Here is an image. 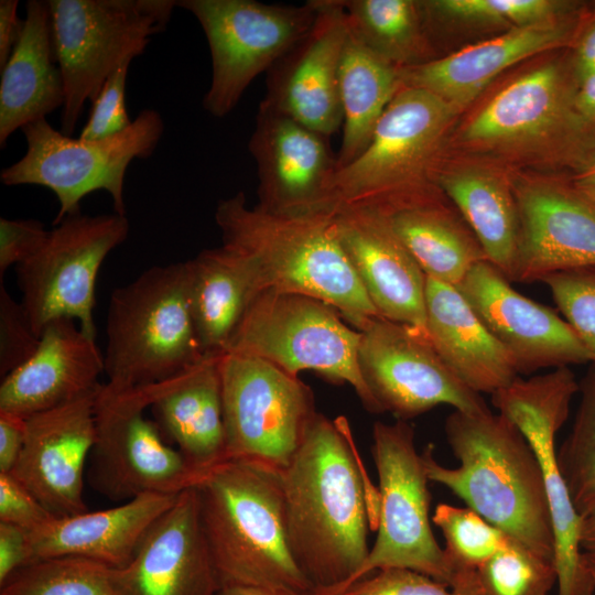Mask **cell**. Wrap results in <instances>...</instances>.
Here are the masks:
<instances>
[{"label":"cell","instance_id":"cell-1","mask_svg":"<svg viewBox=\"0 0 595 595\" xmlns=\"http://www.w3.org/2000/svg\"><path fill=\"white\" fill-rule=\"evenodd\" d=\"M370 487L346 419L318 413L282 469L289 548L318 595L345 586L368 556Z\"/></svg>","mask_w":595,"mask_h":595},{"label":"cell","instance_id":"cell-2","mask_svg":"<svg viewBox=\"0 0 595 595\" xmlns=\"http://www.w3.org/2000/svg\"><path fill=\"white\" fill-rule=\"evenodd\" d=\"M444 432L459 465L440 464L429 444L421 453L429 480L450 489L512 540L554 561L540 464L521 431L500 413L454 410Z\"/></svg>","mask_w":595,"mask_h":595},{"label":"cell","instance_id":"cell-3","mask_svg":"<svg viewBox=\"0 0 595 595\" xmlns=\"http://www.w3.org/2000/svg\"><path fill=\"white\" fill-rule=\"evenodd\" d=\"M334 214L277 215L249 207L244 192L215 210L223 247L238 260L256 293H300L337 309L343 318L379 316L348 261Z\"/></svg>","mask_w":595,"mask_h":595},{"label":"cell","instance_id":"cell-4","mask_svg":"<svg viewBox=\"0 0 595 595\" xmlns=\"http://www.w3.org/2000/svg\"><path fill=\"white\" fill-rule=\"evenodd\" d=\"M194 488L219 588L314 589L289 548L281 468L226 458L204 472Z\"/></svg>","mask_w":595,"mask_h":595},{"label":"cell","instance_id":"cell-5","mask_svg":"<svg viewBox=\"0 0 595 595\" xmlns=\"http://www.w3.org/2000/svg\"><path fill=\"white\" fill-rule=\"evenodd\" d=\"M577 87L565 48L495 94L466 120L457 142L493 158L547 161L571 174L595 154V128L577 111Z\"/></svg>","mask_w":595,"mask_h":595},{"label":"cell","instance_id":"cell-6","mask_svg":"<svg viewBox=\"0 0 595 595\" xmlns=\"http://www.w3.org/2000/svg\"><path fill=\"white\" fill-rule=\"evenodd\" d=\"M457 112L430 91L401 87L366 149L336 171L332 185L336 209L368 208L390 215L444 199L432 172Z\"/></svg>","mask_w":595,"mask_h":595},{"label":"cell","instance_id":"cell-7","mask_svg":"<svg viewBox=\"0 0 595 595\" xmlns=\"http://www.w3.org/2000/svg\"><path fill=\"white\" fill-rule=\"evenodd\" d=\"M106 385L116 389L174 378L205 354L190 306L186 261L155 266L113 290L106 324Z\"/></svg>","mask_w":595,"mask_h":595},{"label":"cell","instance_id":"cell-8","mask_svg":"<svg viewBox=\"0 0 595 595\" xmlns=\"http://www.w3.org/2000/svg\"><path fill=\"white\" fill-rule=\"evenodd\" d=\"M360 332L316 298L264 290L249 302L225 351L272 363L292 376L311 370L348 383L364 408L383 413L358 366Z\"/></svg>","mask_w":595,"mask_h":595},{"label":"cell","instance_id":"cell-9","mask_svg":"<svg viewBox=\"0 0 595 595\" xmlns=\"http://www.w3.org/2000/svg\"><path fill=\"white\" fill-rule=\"evenodd\" d=\"M47 6L65 86L61 132L72 136L85 104L165 29L176 1L48 0Z\"/></svg>","mask_w":595,"mask_h":595},{"label":"cell","instance_id":"cell-10","mask_svg":"<svg viewBox=\"0 0 595 595\" xmlns=\"http://www.w3.org/2000/svg\"><path fill=\"white\" fill-rule=\"evenodd\" d=\"M25 154L0 173L7 186L39 185L58 201L53 224L80 210V201L96 191L107 192L118 214L126 215L125 176L134 159L150 156L164 131L161 115L143 109L122 132L87 141L56 130L46 119L21 129Z\"/></svg>","mask_w":595,"mask_h":595},{"label":"cell","instance_id":"cell-11","mask_svg":"<svg viewBox=\"0 0 595 595\" xmlns=\"http://www.w3.org/2000/svg\"><path fill=\"white\" fill-rule=\"evenodd\" d=\"M160 383L116 389L101 383L95 402V443L88 458L91 488L112 500L141 495H178L196 485L203 473L149 420Z\"/></svg>","mask_w":595,"mask_h":595},{"label":"cell","instance_id":"cell-12","mask_svg":"<svg viewBox=\"0 0 595 595\" xmlns=\"http://www.w3.org/2000/svg\"><path fill=\"white\" fill-rule=\"evenodd\" d=\"M371 452L379 478L377 537L361 567L340 589L386 567L410 569L448 586L452 572L431 528L430 480L413 426L402 420L375 422Z\"/></svg>","mask_w":595,"mask_h":595},{"label":"cell","instance_id":"cell-13","mask_svg":"<svg viewBox=\"0 0 595 595\" xmlns=\"http://www.w3.org/2000/svg\"><path fill=\"white\" fill-rule=\"evenodd\" d=\"M206 36L212 80L204 109L216 118L228 115L251 82L268 72L312 26L317 0L301 6L256 0H181Z\"/></svg>","mask_w":595,"mask_h":595},{"label":"cell","instance_id":"cell-14","mask_svg":"<svg viewBox=\"0 0 595 595\" xmlns=\"http://www.w3.org/2000/svg\"><path fill=\"white\" fill-rule=\"evenodd\" d=\"M129 230L127 215H87L79 210L54 225L40 249L17 267L20 303L39 337L52 321L69 318L96 338L97 275Z\"/></svg>","mask_w":595,"mask_h":595},{"label":"cell","instance_id":"cell-15","mask_svg":"<svg viewBox=\"0 0 595 595\" xmlns=\"http://www.w3.org/2000/svg\"><path fill=\"white\" fill-rule=\"evenodd\" d=\"M219 372L226 458L286 467L318 414L311 388L270 361L228 351Z\"/></svg>","mask_w":595,"mask_h":595},{"label":"cell","instance_id":"cell-16","mask_svg":"<svg viewBox=\"0 0 595 595\" xmlns=\"http://www.w3.org/2000/svg\"><path fill=\"white\" fill-rule=\"evenodd\" d=\"M578 391L574 372L564 366L529 379L517 377L490 394L495 409L521 431L539 461L554 534L558 595L593 593L580 545L582 517L571 499L554 447L555 435Z\"/></svg>","mask_w":595,"mask_h":595},{"label":"cell","instance_id":"cell-17","mask_svg":"<svg viewBox=\"0 0 595 595\" xmlns=\"http://www.w3.org/2000/svg\"><path fill=\"white\" fill-rule=\"evenodd\" d=\"M351 326L360 332L361 377L382 412L408 421L441 404L467 413L490 411L416 329L381 316L363 317Z\"/></svg>","mask_w":595,"mask_h":595},{"label":"cell","instance_id":"cell-18","mask_svg":"<svg viewBox=\"0 0 595 595\" xmlns=\"http://www.w3.org/2000/svg\"><path fill=\"white\" fill-rule=\"evenodd\" d=\"M519 215V240L511 282L595 267V205L567 174L509 175Z\"/></svg>","mask_w":595,"mask_h":595},{"label":"cell","instance_id":"cell-19","mask_svg":"<svg viewBox=\"0 0 595 595\" xmlns=\"http://www.w3.org/2000/svg\"><path fill=\"white\" fill-rule=\"evenodd\" d=\"M248 148L257 165L258 208L295 216L336 212L337 159L328 138L259 106Z\"/></svg>","mask_w":595,"mask_h":595},{"label":"cell","instance_id":"cell-20","mask_svg":"<svg viewBox=\"0 0 595 595\" xmlns=\"http://www.w3.org/2000/svg\"><path fill=\"white\" fill-rule=\"evenodd\" d=\"M349 28L342 0H317L310 30L267 72L260 107L332 137L343 126L339 67Z\"/></svg>","mask_w":595,"mask_h":595},{"label":"cell","instance_id":"cell-21","mask_svg":"<svg viewBox=\"0 0 595 595\" xmlns=\"http://www.w3.org/2000/svg\"><path fill=\"white\" fill-rule=\"evenodd\" d=\"M510 282L494 264L483 261L456 288L511 356L518 374L589 361L567 322L516 291Z\"/></svg>","mask_w":595,"mask_h":595},{"label":"cell","instance_id":"cell-22","mask_svg":"<svg viewBox=\"0 0 595 595\" xmlns=\"http://www.w3.org/2000/svg\"><path fill=\"white\" fill-rule=\"evenodd\" d=\"M97 392L26 418L23 450L10 474L55 518L88 510L84 477L96 436Z\"/></svg>","mask_w":595,"mask_h":595},{"label":"cell","instance_id":"cell-23","mask_svg":"<svg viewBox=\"0 0 595 595\" xmlns=\"http://www.w3.org/2000/svg\"><path fill=\"white\" fill-rule=\"evenodd\" d=\"M340 246L379 316L426 334V275L389 216L342 207L334 214Z\"/></svg>","mask_w":595,"mask_h":595},{"label":"cell","instance_id":"cell-24","mask_svg":"<svg viewBox=\"0 0 595 595\" xmlns=\"http://www.w3.org/2000/svg\"><path fill=\"white\" fill-rule=\"evenodd\" d=\"M588 4L508 32L420 65L400 67L402 87L430 91L457 111L469 105L501 72L542 52L570 48Z\"/></svg>","mask_w":595,"mask_h":595},{"label":"cell","instance_id":"cell-25","mask_svg":"<svg viewBox=\"0 0 595 595\" xmlns=\"http://www.w3.org/2000/svg\"><path fill=\"white\" fill-rule=\"evenodd\" d=\"M112 575L120 595L217 594L194 487L176 496L144 533L131 561Z\"/></svg>","mask_w":595,"mask_h":595},{"label":"cell","instance_id":"cell-26","mask_svg":"<svg viewBox=\"0 0 595 595\" xmlns=\"http://www.w3.org/2000/svg\"><path fill=\"white\" fill-rule=\"evenodd\" d=\"M95 339L73 320L48 323L32 356L2 377L0 412L26 419L97 391L105 360Z\"/></svg>","mask_w":595,"mask_h":595},{"label":"cell","instance_id":"cell-27","mask_svg":"<svg viewBox=\"0 0 595 595\" xmlns=\"http://www.w3.org/2000/svg\"><path fill=\"white\" fill-rule=\"evenodd\" d=\"M177 495H141L119 506L54 518L29 532L31 562L79 556L112 569L125 567L150 526Z\"/></svg>","mask_w":595,"mask_h":595},{"label":"cell","instance_id":"cell-28","mask_svg":"<svg viewBox=\"0 0 595 595\" xmlns=\"http://www.w3.org/2000/svg\"><path fill=\"white\" fill-rule=\"evenodd\" d=\"M425 313L431 345L466 387L493 394L518 377L511 356L456 286L426 277Z\"/></svg>","mask_w":595,"mask_h":595},{"label":"cell","instance_id":"cell-29","mask_svg":"<svg viewBox=\"0 0 595 595\" xmlns=\"http://www.w3.org/2000/svg\"><path fill=\"white\" fill-rule=\"evenodd\" d=\"M220 354H205L182 374L162 381L149 408L164 439L199 473L226 459Z\"/></svg>","mask_w":595,"mask_h":595},{"label":"cell","instance_id":"cell-30","mask_svg":"<svg viewBox=\"0 0 595 595\" xmlns=\"http://www.w3.org/2000/svg\"><path fill=\"white\" fill-rule=\"evenodd\" d=\"M0 69V147L3 148L14 131L46 119L65 101L47 1H28L21 37Z\"/></svg>","mask_w":595,"mask_h":595},{"label":"cell","instance_id":"cell-31","mask_svg":"<svg viewBox=\"0 0 595 595\" xmlns=\"http://www.w3.org/2000/svg\"><path fill=\"white\" fill-rule=\"evenodd\" d=\"M432 177L456 206L488 261L510 279L519 240V215L509 175L483 164L455 166L441 155Z\"/></svg>","mask_w":595,"mask_h":595},{"label":"cell","instance_id":"cell-32","mask_svg":"<svg viewBox=\"0 0 595 595\" xmlns=\"http://www.w3.org/2000/svg\"><path fill=\"white\" fill-rule=\"evenodd\" d=\"M401 87L400 67L372 52L349 31L339 67L343 137L336 155L337 170L366 149Z\"/></svg>","mask_w":595,"mask_h":595},{"label":"cell","instance_id":"cell-33","mask_svg":"<svg viewBox=\"0 0 595 595\" xmlns=\"http://www.w3.org/2000/svg\"><path fill=\"white\" fill-rule=\"evenodd\" d=\"M192 317L204 354L225 351L256 294L238 260L223 246L187 260Z\"/></svg>","mask_w":595,"mask_h":595},{"label":"cell","instance_id":"cell-34","mask_svg":"<svg viewBox=\"0 0 595 595\" xmlns=\"http://www.w3.org/2000/svg\"><path fill=\"white\" fill-rule=\"evenodd\" d=\"M388 216L428 278L456 286L473 267L488 261L470 228L444 199L400 209Z\"/></svg>","mask_w":595,"mask_h":595},{"label":"cell","instance_id":"cell-35","mask_svg":"<svg viewBox=\"0 0 595 595\" xmlns=\"http://www.w3.org/2000/svg\"><path fill=\"white\" fill-rule=\"evenodd\" d=\"M349 31L398 67L433 60L419 1L342 0Z\"/></svg>","mask_w":595,"mask_h":595},{"label":"cell","instance_id":"cell-36","mask_svg":"<svg viewBox=\"0 0 595 595\" xmlns=\"http://www.w3.org/2000/svg\"><path fill=\"white\" fill-rule=\"evenodd\" d=\"M113 569L79 556L41 559L0 585V595H120Z\"/></svg>","mask_w":595,"mask_h":595},{"label":"cell","instance_id":"cell-37","mask_svg":"<svg viewBox=\"0 0 595 595\" xmlns=\"http://www.w3.org/2000/svg\"><path fill=\"white\" fill-rule=\"evenodd\" d=\"M572 430L556 453L573 505L583 518L595 510V366L580 383Z\"/></svg>","mask_w":595,"mask_h":595},{"label":"cell","instance_id":"cell-38","mask_svg":"<svg viewBox=\"0 0 595 595\" xmlns=\"http://www.w3.org/2000/svg\"><path fill=\"white\" fill-rule=\"evenodd\" d=\"M476 571L484 595H549L558 584L554 561L511 538Z\"/></svg>","mask_w":595,"mask_h":595},{"label":"cell","instance_id":"cell-39","mask_svg":"<svg viewBox=\"0 0 595 595\" xmlns=\"http://www.w3.org/2000/svg\"><path fill=\"white\" fill-rule=\"evenodd\" d=\"M432 521L442 531L445 541L443 550L451 572L455 569H478L509 540L501 530L468 507L439 504Z\"/></svg>","mask_w":595,"mask_h":595},{"label":"cell","instance_id":"cell-40","mask_svg":"<svg viewBox=\"0 0 595 595\" xmlns=\"http://www.w3.org/2000/svg\"><path fill=\"white\" fill-rule=\"evenodd\" d=\"M584 3L553 0H434L420 1L428 19H461L528 25L580 9Z\"/></svg>","mask_w":595,"mask_h":595},{"label":"cell","instance_id":"cell-41","mask_svg":"<svg viewBox=\"0 0 595 595\" xmlns=\"http://www.w3.org/2000/svg\"><path fill=\"white\" fill-rule=\"evenodd\" d=\"M541 282L595 366V267L556 272Z\"/></svg>","mask_w":595,"mask_h":595},{"label":"cell","instance_id":"cell-42","mask_svg":"<svg viewBox=\"0 0 595 595\" xmlns=\"http://www.w3.org/2000/svg\"><path fill=\"white\" fill-rule=\"evenodd\" d=\"M130 64L113 72L91 101L88 120L78 138L101 140L126 130L132 122L126 107V86Z\"/></svg>","mask_w":595,"mask_h":595},{"label":"cell","instance_id":"cell-43","mask_svg":"<svg viewBox=\"0 0 595 595\" xmlns=\"http://www.w3.org/2000/svg\"><path fill=\"white\" fill-rule=\"evenodd\" d=\"M40 337L31 327L20 302L0 281V374L19 367L35 351Z\"/></svg>","mask_w":595,"mask_h":595},{"label":"cell","instance_id":"cell-44","mask_svg":"<svg viewBox=\"0 0 595 595\" xmlns=\"http://www.w3.org/2000/svg\"><path fill=\"white\" fill-rule=\"evenodd\" d=\"M331 595H457L446 584L404 567L377 570Z\"/></svg>","mask_w":595,"mask_h":595},{"label":"cell","instance_id":"cell-45","mask_svg":"<svg viewBox=\"0 0 595 595\" xmlns=\"http://www.w3.org/2000/svg\"><path fill=\"white\" fill-rule=\"evenodd\" d=\"M55 517L12 474L0 473V522L34 531Z\"/></svg>","mask_w":595,"mask_h":595},{"label":"cell","instance_id":"cell-46","mask_svg":"<svg viewBox=\"0 0 595 595\" xmlns=\"http://www.w3.org/2000/svg\"><path fill=\"white\" fill-rule=\"evenodd\" d=\"M48 230L36 219L0 218V281L7 270L23 263L45 241Z\"/></svg>","mask_w":595,"mask_h":595},{"label":"cell","instance_id":"cell-47","mask_svg":"<svg viewBox=\"0 0 595 595\" xmlns=\"http://www.w3.org/2000/svg\"><path fill=\"white\" fill-rule=\"evenodd\" d=\"M30 563L29 531L0 522V585L15 571Z\"/></svg>","mask_w":595,"mask_h":595},{"label":"cell","instance_id":"cell-48","mask_svg":"<svg viewBox=\"0 0 595 595\" xmlns=\"http://www.w3.org/2000/svg\"><path fill=\"white\" fill-rule=\"evenodd\" d=\"M569 55L578 84L595 73V4H588Z\"/></svg>","mask_w":595,"mask_h":595},{"label":"cell","instance_id":"cell-49","mask_svg":"<svg viewBox=\"0 0 595 595\" xmlns=\"http://www.w3.org/2000/svg\"><path fill=\"white\" fill-rule=\"evenodd\" d=\"M26 434V419L0 412V473H11L21 455Z\"/></svg>","mask_w":595,"mask_h":595},{"label":"cell","instance_id":"cell-50","mask_svg":"<svg viewBox=\"0 0 595 595\" xmlns=\"http://www.w3.org/2000/svg\"><path fill=\"white\" fill-rule=\"evenodd\" d=\"M18 4L17 0L0 1V68L7 63L22 34L23 20L18 17Z\"/></svg>","mask_w":595,"mask_h":595},{"label":"cell","instance_id":"cell-51","mask_svg":"<svg viewBox=\"0 0 595 595\" xmlns=\"http://www.w3.org/2000/svg\"><path fill=\"white\" fill-rule=\"evenodd\" d=\"M575 105L584 120L595 128V73L578 84Z\"/></svg>","mask_w":595,"mask_h":595},{"label":"cell","instance_id":"cell-52","mask_svg":"<svg viewBox=\"0 0 595 595\" xmlns=\"http://www.w3.org/2000/svg\"><path fill=\"white\" fill-rule=\"evenodd\" d=\"M567 176L575 190L595 205V154Z\"/></svg>","mask_w":595,"mask_h":595},{"label":"cell","instance_id":"cell-53","mask_svg":"<svg viewBox=\"0 0 595 595\" xmlns=\"http://www.w3.org/2000/svg\"><path fill=\"white\" fill-rule=\"evenodd\" d=\"M216 595H318L314 589L292 591L280 588H268L258 586L229 585L218 589Z\"/></svg>","mask_w":595,"mask_h":595},{"label":"cell","instance_id":"cell-54","mask_svg":"<svg viewBox=\"0 0 595 595\" xmlns=\"http://www.w3.org/2000/svg\"><path fill=\"white\" fill-rule=\"evenodd\" d=\"M580 545L583 554L595 559V510L582 518Z\"/></svg>","mask_w":595,"mask_h":595},{"label":"cell","instance_id":"cell-55","mask_svg":"<svg viewBox=\"0 0 595 595\" xmlns=\"http://www.w3.org/2000/svg\"><path fill=\"white\" fill-rule=\"evenodd\" d=\"M583 558H584V562H585V565L592 576V582H593V593L592 595H595V559L594 558H591V556H587L585 554H583Z\"/></svg>","mask_w":595,"mask_h":595}]
</instances>
